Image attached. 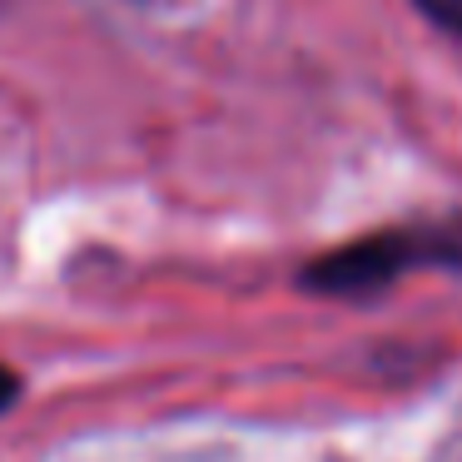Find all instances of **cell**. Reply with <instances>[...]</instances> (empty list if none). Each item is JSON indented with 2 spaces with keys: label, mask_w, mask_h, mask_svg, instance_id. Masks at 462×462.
Here are the masks:
<instances>
[{
  "label": "cell",
  "mask_w": 462,
  "mask_h": 462,
  "mask_svg": "<svg viewBox=\"0 0 462 462\" xmlns=\"http://www.w3.org/2000/svg\"><path fill=\"white\" fill-rule=\"evenodd\" d=\"M438 21H452V25H462V0H422Z\"/></svg>",
  "instance_id": "1"
},
{
  "label": "cell",
  "mask_w": 462,
  "mask_h": 462,
  "mask_svg": "<svg viewBox=\"0 0 462 462\" xmlns=\"http://www.w3.org/2000/svg\"><path fill=\"white\" fill-rule=\"evenodd\" d=\"M15 398V378H11V373H5V368H0V408H5V402H11Z\"/></svg>",
  "instance_id": "2"
}]
</instances>
